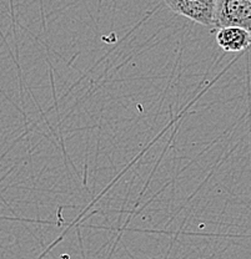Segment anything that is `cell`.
Instances as JSON below:
<instances>
[{
    "mask_svg": "<svg viewBox=\"0 0 251 259\" xmlns=\"http://www.w3.org/2000/svg\"><path fill=\"white\" fill-rule=\"evenodd\" d=\"M217 42L226 53H240L251 44V32L237 26L217 29Z\"/></svg>",
    "mask_w": 251,
    "mask_h": 259,
    "instance_id": "3957f363",
    "label": "cell"
},
{
    "mask_svg": "<svg viewBox=\"0 0 251 259\" xmlns=\"http://www.w3.org/2000/svg\"><path fill=\"white\" fill-rule=\"evenodd\" d=\"M217 0H165L171 12L200 24L214 28V12Z\"/></svg>",
    "mask_w": 251,
    "mask_h": 259,
    "instance_id": "7a4b0ae2",
    "label": "cell"
},
{
    "mask_svg": "<svg viewBox=\"0 0 251 259\" xmlns=\"http://www.w3.org/2000/svg\"><path fill=\"white\" fill-rule=\"evenodd\" d=\"M237 26L251 32V0H217L214 29Z\"/></svg>",
    "mask_w": 251,
    "mask_h": 259,
    "instance_id": "6da1fadb",
    "label": "cell"
}]
</instances>
